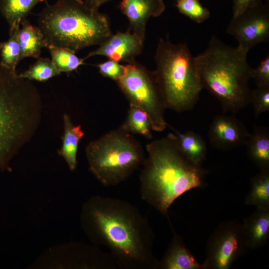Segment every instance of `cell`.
I'll use <instances>...</instances> for the list:
<instances>
[{
	"mask_svg": "<svg viewBox=\"0 0 269 269\" xmlns=\"http://www.w3.org/2000/svg\"><path fill=\"white\" fill-rule=\"evenodd\" d=\"M98 67L102 75L116 82L122 76L125 71V65L110 59L99 64Z\"/></svg>",
	"mask_w": 269,
	"mask_h": 269,
	"instance_id": "f1b7e54d",
	"label": "cell"
},
{
	"mask_svg": "<svg viewBox=\"0 0 269 269\" xmlns=\"http://www.w3.org/2000/svg\"><path fill=\"white\" fill-rule=\"evenodd\" d=\"M176 6L180 13L196 23H202L210 16L208 9L199 0H177Z\"/></svg>",
	"mask_w": 269,
	"mask_h": 269,
	"instance_id": "4316f807",
	"label": "cell"
},
{
	"mask_svg": "<svg viewBox=\"0 0 269 269\" xmlns=\"http://www.w3.org/2000/svg\"><path fill=\"white\" fill-rule=\"evenodd\" d=\"M47 48L52 61L60 73L75 70L83 64L84 58L77 57L75 52L70 49L53 46H48Z\"/></svg>",
	"mask_w": 269,
	"mask_h": 269,
	"instance_id": "cb8c5ba5",
	"label": "cell"
},
{
	"mask_svg": "<svg viewBox=\"0 0 269 269\" xmlns=\"http://www.w3.org/2000/svg\"><path fill=\"white\" fill-rule=\"evenodd\" d=\"M82 229L95 245L105 246L125 269H157L153 254L154 234L135 205L99 195L90 197L80 212Z\"/></svg>",
	"mask_w": 269,
	"mask_h": 269,
	"instance_id": "6da1fadb",
	"label": "cell"
},
{
	"mask_svg": "<svg viewBox=\"0 0 269 269\" xmlns=\"http://www.w3.org/2000/svg\"><path fill=\"white\" fill-rule=\"evenodd\" d=\"M146 150L139 177L141 197L170 223V206L186 192L203 187L208 172L183 155L172 133L148 143Z\"/></svg>",
	"mask_w": 269,
	"mask_h": 269,
	"instance_id": "7a4b0ae2",
	"label": "cell"
},
{
	"mask_svg": "<svg viewBox=\"0 0 269 269\" xmlns=\"http://www.w3.org/2000/svg\"><path fill=\"white\" fill-rule=\"evenodd\" d=\"M86 155L90 171L103 185H116L142 165V146L120 127L90 142Z\"/></svg>",
	"mask_w": 269,
	"mask_h": 269,
	"instance_id": "52a82bcc",
	"label": "cell"
},
{
	"mask_svg": "<svg viewBox=\"0 0 269 269\" xmlns=\"http://www.w3.org/2000/svg\"><path fill=\"white\" fill-rule=\"evenodd\" d=\"M45 0H0V13L8 25L9 36L20 25L32 9Z\"/></svg>",
	"mask_w": 269,
	"mask_h": 269,
	"instance_id": "ffe728a7",
	"label": "cell"
},
{
	"mask_svg": "<svg viewBox=\"0 0 269 269\" xmlns=\"http://www.w3.org/2000/svg\"><path fill=\"white\" fill-rule=\"evenodd\" d=\"M153 73L166 109L177 112L192 110L203 89L195 58L186 43L160 38Z\"/></svg>",
	"mask_w": 269,
	"mask_h": 269,
	"instance_id": "8992f818",
	"label": "cell"
},
{
	"mask_svg": "<svg viewBox=\"0 0 269 269\" xmlns=\"http://www.w3.org/2000/svg\"><path fill=\"white\" fill-rule=\"evenodd\" d=\"M249 159L260 171H269V130L265 127H254L246 142Z\"/></svg>",
	"mask_w": 269,
	"mask_h": 269,
	"instance_id": "e0dca14e",
	"label": "cell"
},
{
	"mask_svg": "<svg viewBox=\"0 0 269 269\" xmlns=\"http://www.w3.org/2000/svg\"><path fill=\"white\" fill-rule=\"evenodd\" d=\"M120 8L129 19V30L144 39L148 19L160 15L165 5L163 0H122Z\"/></svg>",
	"mask_w": 269,
	"mask_h": 269,
	"instance_id": "5bb4252c",
	"label": "cell"
},
{
	"mask_svg": "<svg viewBox=\"0 0 269 269\" xmlns=\"http://www.w3.org/2000/svg\"><path fill=\"white\" fill-rule=\"evenodd\" d=\"M248 248L242 224L235 220L223 222L208 240L204 269H229Z\"/></svg>",
	"mask_w": 269,
	"mask_h": 269,
	"instance_id": "30bf717a",
	"label": "cell"
},
{
	"mask_svg": "<svg viewBox=\"0 0 269 269\" xmlns=\"http://www.w3.org/2000/svg\"><path fill=\"white\" fill-rule=\"evenodd\" d=\"M42 100L30 80L0 63V170L10 163L37 131Z\"/></svg>",
	"mask_w": 269,
	"mask_h": 269,
	"instance_id": "3957f363",
	"label": "cell"
},
{
	"mask_svg": "<svg viewBox=\"0 0 269 269\" xmlns=\"http://www.w3.org/2000/svg\"><path fill=\"white\" fill-rule=\"evenodd\" d=\"M45 47H66L75 52L100 45L113 34L108 18L83 0H58L38 15Z\"/></svg>",
	"mask_w": 269,
	"mask_h": 269,
	"instance_id": "5b68a950",
	"label": "cell"
},
{
	"mask_svg": "<svg viewBox=\"0 0 269 269\" xmlns=\"http://www.w3.org/2000/svg\"><path fill=\"white\" fill-rule=\"evenodd\" d=\"M116 83L130 105L146 113L152 131L162 132L168 127L164 117L166 108L153 71L134 61L125 65L124 73Z\"/></svg>",
	"mask_w": 269,
	"mask_h": 269,
	"instance_id": "ba28073f",
	"label": "cell"
},
{
	"mask_svg": "<svg viewBox=\"0 0 269 269\" xmlns=\"http://www.w3.org/2000/svg\"><path fill=\"white\" fill-rule=\"evenodd\" d=\"M251 79L257 86H269V55H267L256 68H252Z\"/></svg>",
	"mask_w": 269,
	"mask_h": 269,
	"instance_id": "f546056e",
	"label": "cell"
},
{
	"mask_svg": "<svg viewBox=\"0 0 269 269\" xmlns=\"http://www.w3.org/2000/svg\"><path fill=\"white\" fill-rule=\"evenodd\" d=\"M64 133L62 137V146L59 154L64 159L70 170L74 171L77 164V152L80 140L84 133L80 125H74L68 115L63 117Z\"/></svg>",
	"mask_w": 269,
	"mask_h": 269,
	"instance_id": "44dd1931",
	"label": "cell"
},
{
	"mask_svg": "<svg viewBox=\"0 0 269 269\" xmlns=\"http://www.w3.org/2000/svg\"><path fill=\"white\" fill-rule=\"evenodd\" d=\"M168 126L172 129L173 137L183 155L193 163L201 165L206 159L207 147L201 135L192 131L182 133L171 126Z\"/></svg>",
	"mask_w": 269,
	"mask_h": 269,
	"instance_id": "ac0fdd59",
	"label": "cell"
},
{
	"mask_svg": "<svg viewBox=\"0 0 269 269\" xmlns=\"http://www.w3.org/2000/svg\"><path fill=\"white\" fill-rule=\"evenodd\" d=\"M19 28L9 36L7 40L0 42V63L14 72H16V66L21 60L18 40Z\"/></svg>",
	"mask_w": 269,
	"mask_h": 269,
	"instance_id": "d4e9b609",
	"label": "cell"
},
{
	"mask_svg": "<svg viewBox=\"0 0 269 269\" xmlns=\"http://www.w3.org/2000/svg\"><path fill=\"white\" fill-rule=\"evenodd\" d=\"M60 74L51 59L40 58L27 70L18 74V76L29 80L45 81Z\"/></svg>",
	"mask_w": 269,
	"mask_h": 269,
	"instance_id": "484cf974",
	"label": "cell"
},
{
	"mask_svg": "<svg viewBox=\"0 0 269 269\" xmlns=\"http://www.w3.org/2000/svg\"><path fill=\"white\" fill-rule=\"evenodd\" d=\"M242 226L248 248L254 250L264 246L269 237V208H256Z\"/></svg>",
	"mask_w": 269,
	"mask_h": 269,
	"instance_id": "2e32d148",
	"label": "cell"
},
{
	"mask_svg": "<svg viewBox=\"0 0 269 269\" xmlns=\"http://www.w3.org/2000/svg\"><path fill=\"white\" fill-rule=\"evenodd\" d=\"M173 238L161 259L158 269H204L203 264L195 259L184 244L181 237L177 235L171 225Z\"/></svg>",
	"mask_w": 269,
	"mask_h": 269,
	"instance_id": "9a60e30c",
	"label": "cell"
},
{
	"mask_svg": "<svg viewBox=\"0 0 269 269\" xmlns=\"http://www.w3.org/2000/svg\"><path fill=\"white\" fill-rule=\"evenodd\" d=\"M30 269H112L118 267L110 253L97 247L71 242L49 248L30 266Z\"/></svg>",
	"mask_w": 269,
	"mask_h": 269,
	"instance_id": "9c48e42d",
	"label": "cell"
},
{
	"mask_svg": "<svg viewBox=\"0 0 269 269\" xmlns=\"http://www.w3.org/2000/svg\"><path fill=\"white\" fill-rule=\"evenodd\" d=\"M227 33L237 41L238 46L248 51L259 43L269 39V8L260 2L241 14L232 17Z\"/></svg>",
	"mask_w": 269,
	"mask_h": 269,
	"instance_id": "8fae6325",
	"label": "cell"
},
{
	"mask_svg": "<svg viewBox=\"0 0 269 269\" xmlns=\"http://www.w3.org/2000/svg\"><path fill=\"white\" fill-rule=\"evenodd\" d=\"M120 127L132 134H139L147 139L152 137V127L147 114L135 106L130 105L126 120Z\"/></svg>",
	"mask_w": 269,
	"mask_h": 269,
	"instance_id": "7402d4cb",
	"label": "cell"
},
{
	"mask_svg": "<svg viewBox=\"0 0 269 269\" xmlns=\"http://www.w3.org/2000/svg\"><path fill=\"white\" fill-rule=\"evenodd\" d=\"M263 0H233V16L236 17L253 5Z\"/></svg>",
	"mask_w": 269,
	"mask_h": 269,
	"instance_id": "4dcf8cb0",
	"label": "cell"
},
{
	"mask_svg": "<svg viewBox=\"0 0 269 269\" xmlns=\"http://www.w3.org/2000/svg\"><path fill=\"white\" fill-rule=\"evenodd\" d=\"M144 39L130 30L118 31L100 44L84 58L101 55L118 62H133L142 51Z\"/></svg>",
	"mask_w": 269,
	"mask_h": 269,
	"instance_id": "7c38bea8",
	"label": "cell"
},
{
	"mask_svg": "<svg viewBox=\"0 0 269 269\" xmlns=\"http://www.w3.org/2000/svg\"><path fill=\"white\" fill-rule=\"evenodd\" d=\"M250 103L253 105L255 116L269 111V86H257L251 90Z\"/></svg>",
	"mask_w": 269,
	"mask_h": 269,
	"instance_id": "83f0119b",
	"label": "cell"
},
{
	"mask_svg": "<svg viewBox=\"0 0 269 269\" xmlns=\"http://www.w3.org/2000/svg\"><path fill=\"white\" fill-rule=\"evenodd\" d=\"M249 133L244 124L234 115H218L208 131L210 143L220 150H230L244 145Z\"/></svg>",
	"mask_w": 269,
	"mask_h": 269,
	"instance_id": "4fadbf2b",
	"label": "cell"
},
{
	"mask_svg": "<svg viewBox=\"0 0 269 269\" xmlns=\"http://www.w3.org/2000/svg\"><path fill=\"white\" fill-rule=\"evenodd\" d=\"M248 52L213 36L207 49L195 57L203 88L218 99L224 112L235 114L250 103Z\"/></svg>",
	"mask_w": 269,
	"mask_h": 269,
	"instance_id": "277c9868",
	"label": "cell"
},
{
	"mask_svg": "<svg viewBox=\"0 0 269 269\" xmlns=\"http://www.w3.org/2000/svg\"><path fill=\"white\" fill-rule=\"evenodd\" d=\"M18 31V40L20 49V59L31 57L39 58L42 48L45 47L42 33L26 18L20 23Z\"/></svg>",
	"mask_w": 269,
	"mask_h": 269,
	"instance_id": "d6986e66",
	"label": "cell"
},
{
	"mask_svg": "<svg viewBox=\"0 0 269 269\" xmlns=\"http://www.w3.org/2000/svg\"><path fill=\"white\" fill-rule=\"evenodd\" d=\"M251 190L245 199V204L269 208V171H260L251 178Z\"/></svg>",
	"mask_w": 269,
	"mask_h": 269,
	"instance_id": "603a6c76",
	"label": "cell"
},
{
	"mask_svg": "<svg viewBox=\"0 0 269 269\" xmlns=\"http://www.w3.org/2000/svg\"><path fill=\"white\" fill-rule=\"evenodd\" d=\"M111 0H84V1L90 8L98 10L103 4Z\"/></svg>",
	"mask_w": 269,
	"mask_h": 269,
	"instance_id": "1f68e13d",
	"label": "cell"
}]
</instances>
